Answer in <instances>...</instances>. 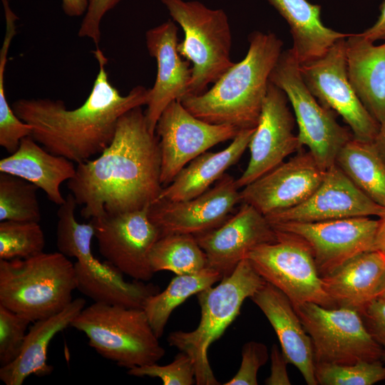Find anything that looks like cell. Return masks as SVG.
<instances>
[{
	"instance_id": "cell-1",
	"label": "cell",
	"mask_w": 385,
	"mask_h": 385,
	"mask_svg": "<svg viewBox=\"0 0 385 385\" xmlns=\"http://www.w3.org/2000/svg\"><path fill=\"white\" fill-rule=\"evenodd\" d=\"M68 188L85 219L141 210L155 202L160 182L158 138L142 106L119 119L111 143L94 160L77 164Z\"/></svg>"
},
{
	"instance_id": "cell-2",
	"label": "cell",
	"mask_w": 385,
	"mask_h": 385,
	"mask_svg": "<svg viewBox=\"0 0 385 385\" xmlns=\"http://www.w3.org/2000/svg\"><path fill=\"white\" fill-rule=\"evenodd\" d=\"M98 72L84 103L68 109L61 100L21 98L11 108L16 116L31 126V137L49 153L77 164L102 153L112 141L120 118L146 106L149 88L133 87L121 95L108 78V58L99 47L93 51Z\"/></svg>"
},
{
	"instance_id": "cell-3",
	"label": "cell",
	"mask_w": 385,
	"mask_h": 385,
	"mask_svg": "<svg viewBox=\"0 0 385 385\" xmlns=\"http://www.w3.org/2000/svg\"><path fill=\"white\" fill-rule=\"evenodd\" d=\"M245 57L235 63L210 88L180 101L197 118L238 130L255 128L283 42L274 33L253 31Z\"/></svg>"
},
{
	"instance_id": "cell-4",
	"label": "cell",
	"mask_w": 385,
	"mask_h": 385,
	"mask_svg": "<svg viewBox=\"0 0 385 385\" xmlns=\"http://www.w3.org/2000/svg\"><path fill=\"white\" fill-rule=\"evenodd\" d=\"M76 289L74 264L59 252L0 260V304L31 322L64 309Z\"/></svg>"
},
{
	"instance_id": "cell-5",
	"label": "cell",
	"mask_w": 385,
	"mask_h": 385,
	"mask_svg": "<svg viewBox=\"0 0 385 385\" xmlns=\"http://www.w3.org/2000/svg\"><path fill=\"white\" fill-rule=\"evenodd\" d=\"M265 283L248 259H243L217 286L196 294L201 310L197 328L190 332L175 331L168 335V344L192 359L197 384H220L209 363L208 349L240 314L244 301Z\"/></svg>"
},
{
	"instance_id": "cell-6",
	"label": "cell",
	"mask_w": 385,
	"mask_h": 385,
	"mask_svg": "<svg viewBox=\"0 0 385 385\" xmlns=\"http://www.w3.org/2000/svg\"><path fill=\"white\" fill-rule=\"evenodd\" d=\"M160 1L184 32L177 48L192 65L188 96L202 94L235 63L230 58L232 37L227 15L198 1Z\"/></svg>"
},
{
	"instance_id": "cell-7",
	"label": "cell",
	"mask_w": 385,
	"mask_h": 385,
	"mask_svg": "<svg viewBox=\"0 0 385 385\" xmlns=\"http://www.w3.org/2000/svg\"><path fill=\"white\" fill-rule=\"evenodd\" d=\"M70 326L101 356L128 369L157 363L165 353L143 309L93 302Z\"/></svg>"
},
{
	"instance_id": "cell-8",
	"label": "cell",
	"mask_w": 385,
	"mask_h": 385,
	"mask_svg": "<svg viewBox=\"0 0 385 385\" xmlns=\"http://www.w3.org/2000/svg\"><path fill=\"white\" fill-rule=\"evenodd\" d=\"M270 81L283 91L291 104L300 147L307 146L325 170L334 165L339 150L353 137L352 133L339 125L333 111L320 104L308 89L291 48L282 51Z\"/></svg>"
},
{
	"instance_id": "cell-9",
	"label": "cell",
	"mask_w": 385,
	"mask_h": 385,
	"mask_svg": "<svg viewBox=\"0 0 385 385\" xmlns=\"http://www.w3.org/2000/svg\"><path fill=\"white\" fill-rule=\"evenodd\" d=\"M276 232L275 242L256 247L245 258L267 282L289 298L294 307L309 302L336 307L324 288L309 245L296 235Z\"/></svg>"
},
{
	"instance_id": "cell-10",
	"label": "cell",
	"mask_w": 385,
	"mask_h": 385,
	"mask_svg": "<svg viewBox=\"0 0 385 385\" xmlns=\"http://www.w3.org/2000/svg\"><path fill=\"white\" fill-rule=\"evenodd\" d=\"M309 335L316 363L351 364L383 359V351L358 311L309 302L294 307Z\"/></svg>"
},
{
	"instance_id": "cell-11",
	"label": "cell",
	"mask_w": 385,
	"mask_h": 385,
	"mask_svg": "<svg viewBox=\"0 0 385 385\" xmlns=\"http://www.w3.org/2000/svg\"><path fill=\"white\" fill-rule=\"evenodd\" d=\"M346 38L336 41L322 56L299 64L308 89L324 107L337 113L354 138L373 141L380 124L366 109L348 76Z\"/></svg>"
},
{
	"instance_id": "cell-12",
	"label": "cell",
	"mask_w": 385,
	"mask_h": 385,
	"mask_svg": "<svg viewBox=\"0 0 385 385\" xmlns=\"http://www.w3.org/2000/svg\"><path fill=\"white\" fill-rule=\"evenodd\" d=\"M149 207L91 219L98 250L106 262L135 280L153 277L150 255L160 237L149 217Z\"/></svg>"
},
{
	"instance_id": "cell-13",
	"label": "cell",
	"mask_w": 385,
	"mask_h": 385,
	"mask_svg": "<svg viewBox=\"0 0 385 385\" xmlns=\"http://www.w3.org/2000/svg\"><path fill=\"white\" fill-rule=\"evenodd\" d=\"M240 130L205 122L189 112L180 101L170 103L155 127L160 151V182L169 185L179 172L212 146L233 140Z\"/></svg>"
},
{
	"instance_id": "cell-14",
	"label": "cell",
	"mask_w": 385,
	"mask_h": 385,
	"mask_svg": "<svg viewBox=\"0 0 385 385\" xmlns=\"http://www.w3.org/2000/svg\"><path fill=\"white\" fill-rule=\"evenodd\" d=\"M297 235L309 245L321 277L362 252L376 250L379 220L354 217L314 222L271 225Z\"/></svg>"
},
{
	"instance_id": "cell-15",
	"label": "cell",
	"mask_w": 385,
	"mask_h": 385,
	"mask_svg": "<svg viewBox=\"0 0 385 385\" xmlns=\"http://www.w3.org/2000/svg\"><path fill=\"white\" fill-rule=\"evenodd\" d=\"M236 180L225 174L214 187L189 200H156L149 207V217L160 237L168 234L194 236L220 227L241 202Z\"/></svg>"
},
{
	"instance_id": "cell-16",
	"label": "cell",
	"mask_w": 385,
	"mask_h": 385,
	"mask_svg": "<svg viewBox=\"0 0 385 385\" xmlns=\"http://www.w3.org/2000/svg\"><path fill=\"white\" fill-rule=\"evenodd\" d=\"M294 127V118L288 106L287 96L270 81L258 123L248 145L250 160L242 175L236 180L239 188L270 171L292 153L301 150Z\"/></svg>"
},
{
	"instance_id": "cell-17",
	"label": "cell",
	"mask_w": 385,
	"mask_h": 385,
	"mask_svg": "<svg viewBox=\"0 0 385 385\" xmlns=\"http://www.w3.org/2000/svg\"><path fill=\"white\" fill-rule=\"evenodd\" d=\"M326 170L308 150L298 153L242 188L241 202L265 216L297 206L318 188Z\"/></svg>"
},
{
	"instance_id": "cell-18",
	"label": "cell",
	"mask_w": 385,
	"mask_h": 385,
	"mask_svg": "<svg viewBox=\"0 0 385 385\" xmlns=\"http://www.w3.org/2000/svg\"><path fill=\"white\" fill-rule=\"evenodd\" d=\"M385 208L361 191L336 165L327 169L322 181L302 203L265 215L271 225L314 222L354 217H380Z\"/></svg>"
},
{
	"instance_id": "cell-19",
	"label": "cell",
	"mask_w": 385,
	"mask_h": 385,
	"mask_svg": "<svg viewBox=\"0 0 385 385\" xmlns=\"http://www.w3.org/2000/svg\"><path fill=\"white\" fill-rule=\"evenodd\" d=\"M195 237L206 255L207 267L222 277L230 275L250 250L277 238L266 217L244 202L220 227Z\"/></svg>"
},
{
	"instance_id": "cell-20",
	"label": "cell",
	"mask_w": 385,
	"mask_h": 385,
	"mask_svg": "<svg viewBox=\"0 0 385 385\" xmlns=\"http://www.w3.org/2000/svg\"><path fill=\"white\" fill-rule=\"evenodd\" d=\"M178 28L168 20L145 32V45L157 63L155 83L149 88L145 111L149 130L155 133L157 122L165 108L188 95L191 80L190 62L178 51Z\"/></svg>"
},
{
	"instance_id": "cell-21",
	"label": "cell",
	"mask_w": 385,
	"mask_h": 385,
	"mask_svg": "<svg viewBox=\"0 0 385 385\" xmlns=\"http://www.w3.org/2000/svg\"><path fill=\"white\" fill-rule=\"evenodd\" d=\"M273 327L281 350L308 385H317L312 340L289 298L267 282L250 298Z\"/></svg>"
},
{
	"instance_id": "cell-22",
	"label": "cell",
	"mask_w": 385,
	"mask_h": 385,
	"mask_svg": "<svg viewBox=\"0 0 385 385\" xmlns=\"http://www.w3.org/2000/svg\"><path fill=\"white\" fill-rule=\"evenodd\" d=\"M384 277L385 253L374 250L356 255L322 279L336 307L361 313L379 297Z\"/></svg>"
},
{
	"instance_id": "cell-23",
	"label": "cell",
	"mask_w": 385,
	"mask_h": 385,
	"mask_svg": "<svg viewBox=\"0 0 385 385\" xmlns=\"http://www.w3.org/2000/svg\"><path fill=\"white\" fill-rule=\"evenodd\" d=\"M349 82L366 109L381 125L385 121V43L374 45L361 33L346 38Z\"/></svg>"
},
{
	"instance_id": "cell-24",
	"label": "cell",
	"mask_w": 385,
	"mask_h": 385,
	"mask_svg": "<svg viewBox=\"0 0 385 385\" xmlns=\"http://www.w3.org/2000/svg\"><path fill=\"white\" fill-rule=\"evenodd\" d=\"M76 171L73 161L41 148L31 136L24 138L16 151L0 160V173L29 181L59 206L66 200L61 185L71 179Z\"/></svg>"
},
{
	"instance_id": "cell-25",
	"label": "cell",
	"mask_w": 385,
	"mask_h": 385,
	"mask_svg": "<svg viewBox=\"0 0 385 385\" xmlns=\"http://www.w3.org/2000/svg\"><path fill=\"white\" fill-rule=\"evenodd\" d=\"M86 300L77 298L61 312L34 322L27 332L21 350L15 360L0 368V379L6 385H21L31 374L45 376L53 367L46 363L48 345L54 336L71 325L85 307Z\"/></svg>"
},
{
	"instance_id": "cell-26",
	"label": "cell",
	"mask_w": 385,
	"mask_h": 385,
	"mask_svg": "<svg viewBox=\"0 0 385 385\" xmlns=\"http://www.w3.org/2000/svg\"><path fill=\"white\" fill-rule=\"evenodd\" d=\"M255 130H241L226 148L216 153L206 151L196 157L169 185L163 187L157 200H186L207 191L240 160Z\"/></svg>"
},
{
	"instance_id": "cell-27",
	"label": "cell",
	"mask_w": 385,
	"mask_h": 385,
	"mask_svg": "<svg viewBox=\"0 0 385 385\" xmlns=\"http://www.w3.org/2000/svg\"><path fill=\"white\" fill-rule=\"evenodd\" d=\"M287 21L292 37V51L299 64L317 58L344 34L327 27L321 19V6L307 0H267Z\"/></svg>"
},
{
	"instance_id": "cell-28",
	"label": "cell",
	"mask_w": 385,
	"mask_h": 385,
	"mask_svg": "<svg viewBox=\"0 0 385 385\" xmlns=\"http://www.w3.org/2000/svg\"><path fill=\"white\" fill-rule=\"evenodd\" d=\"M71 192L58 212L56 246L59 252L67 257H75L96 276L118 283H124L122 274L108 263L98 261L91 251V241L95 237V227L91 220L88 223H80L75 217L77 205Z\"/></svg>"
},
{
	"instance_id": "cell-29",
	"label": "cell",
	"mask_w": 385,
	"mask_h": 385,
	"mask_svg": "<svg viewBox=\"0 0 385 385\" xmlns=\"http://www.w3.org/2000/svg\"><path fill=\"white\" fill-rule=\"evenodd\" d=\"M335 164L367 197L385 208V163L373 141L352 137L339 150Z\"/></svg>"
},
{
	"instance_id": "cell-30",
	"label": "cell",
	"mask_w": 385,
	"mask_h": 385,
	"mask_svg": "<svg viewBox=\"0 0 385 385\" xmlns=\"http://www.w3.org/2000/svg\"><path fill=\"white\" fill-rule=\"evenodd\" d=\"M222 278L220 273L207 267L197 273L176 275L165 289L150 296L143 309L155 335L158 338L163 336L168 319L177 307Z\"/></svg>"
},
{
	"instance_id": "cell-31",
	"label": "cell",
	"mask_w": 385,
	"mask_h": 385,
	"mask_svg": "<svg viewBox=\"0 0 385 385\" xmlns=\"http://www.w3.org/2000/svg\"><path fill=\"white\" fill-rule=\"evenodd\" d=\"M74 267L77 289L94 302L143 309L147 299L160 291L157 285L143 281L118 283L99 277L78 261Z\"/></svg>"
},
{
	"instance_id": "cell-32",
	"label": "cell",
	"mask_w": 385,
	"mask_h": 385,
	"mask_svg": "<svg viewBox=\"0 0 385 385\" xmlns=\"http://www.w3.org/2000/svg\"><path fill=\"white\" fill-rule=\"evenodd\" d=\"M150 262L154 273L168 270L176 275L197 273L207 267L204 251L189 234L160 237L152 248Z\"/></svg>"
},
{
	"instance_id": "cell-33",
	"label": "cell",
	"mask_w": 385,
	"mask_h": 385,
	"mask_svg": "<svg viewBox=\"0 0 385 385\" xmlns=\"http://www.w3.org/2000/svg\"><path fill=\"white\" fill-rule=\"evenodd\" d=\"M38 188L16 175L0 173V221L35 222L41 214Z\"/></svg>"
},
{
	"instance_id": "cell-34",
	"label": "cell",
	"mask_w": 385,
	"mask_h": 385,
	"mask_svg": "<svg viewBox=\"0 0 385 385\" xmlns=\"http://www.w3.org/2000/svg\"><path fill=\"white\" fill-rule=\"evenodd\" d=\"M44 233L38 222H0V260L26 259L41 252Z\"/></svg>"
},
{
	"instance_id": "cell-35",
	"label": "cell",
	"mask_w": 385,
	"mask_h": 385,
	"mask_svg": "<svg viewBox=\"0 0 385 385\" xmlns=\"http://www.w3.org/2000/svg\"><path fill=\"white\" fill-rule=\"evenodd\" d=\"M6 22V31L0 49V136L14 140L23 135L26 124L19 119L9 105L5 89V70L12 39L16 34L18 17L11 8L9 0H1Z\"/></svg>"
},
{
	"instance_id": "cell-36",
	"label": "cell",
	"mask_w": 385,
	"mask_h": 385,
	"mask_svg": "<svg viewBox=\"0 0 385 385\" xmlns=\"http://www.w3.org/2000/svg\"><path fill=\"white\" fill-rule=\"evenodd\" d=\"M315 376L322 385H372L385 380L381 360L351 364H315Z\"/></svg>"
},
{
	"instance_id": "cell-37",
	"label": "cell",
	"mask_w": 385,
	"mask_h": 385,
	"mask_svg": "<svg viewBox=\"0 0 385 385\" xmlns=\"http://www.w3.org/2000/svg\"><path fill=\"white\" fill-rule=\"evenodd\" d=\"M31 322L0 304V365L16 359L23 346L27 327Z\"/></svg>"
},
{
	"instance_id": "cell-38",
	"label": "cell",
	"mask_w": 385,
	"mask_h": 385,
	"mask_svg": "<svg viewBox=\"0 0 385 385\" xmlns=\"http://www.w3.org/2000/svg\"><path fill=\"white\" fill-rule=\"evenodd\" d=\"M133 376L159 378L165 385H191L195 382L194 363L189 355L180 351L174 360L167 365L156 363L128 369Z\"/></svg>"
},
{
	"instance_id": "cell-39",
	"label": "cell",
	"mask_w": 385,
	"mask_h": 385,
	"mask_svg": "<svg viewBox=\"0 0 385 385\" xmlns=\"http://www.w3.org/2000/svg\"><path fill=\"white\" fill-rule=\"evenodd\" d=\"M269 358L268 350L262 342L251 341L242 349V361L236 374L225 385H257V372Z\"/></svg>"
},
{
	"instance_id": "cell-40",
	"label": "cell",
	"mask_w": 385,
	"mask_h": 385,
	"mask_svg": "<svg viewBox=\"0 0 385 385\" xmlns=\"http://www.w3.org/2000/svg\"><path fill=\"white\" fill-rule=\"evenodd\" d=\"M123 0H88L87 10L80 24L78 36L89 38L98 47L101 38V21L104 16Z\"/></svg>"
},
{
	"instance_id": "cell-41",
	"label": "cell",
	"mask_w": 385,
	"mask_h": 385,
	"mask_svg": "<svg viewBox=\"0 0 385 385\" xmlns=\"http://www.w3.org/2000/svg\"><path fill=\"white\" fill-rule=\"evenodd\" d=\"M360 314L369 331L381 347L383 359H385V299H374Z\"/></svg>"
},
{
	"instance_id": "cell-42",
	"label": "cell",
	"mask_w": 385,
	"mask_h": 385,
	"mask_svg": "<svg viewBox=\"0 0 385 385\" xmlns=\"http://www.w3.org/2000/svg\"><path fill=\"white\" fill-rule=\"evenodd\" d=\"M270 357L271 372L265 380V384L290 385L291 382L287 371V365L289 362L277 344L272 345Z\"/></svg>"
},
{
	"instance_id": "cell-43",
	"label": "cell",
	"mask_w": 385,
	"mask_h": 385,
	"mask_svg": "<svg viewBox=\"0 0 385 385\" xmlns=\"http://www.w3.org/2000/svg\"><path fill=\"white\" fill-rule=\"evenodd\" d=\"M379 10L380 14L376 22L361 33L364 37L372 42L385 41V0L381 3Z\"/></svg>"
},
{
	"instance_id": "cell-44",
	"label": "cell",
	"mask_w": 385,
	"mask_h": 385,
	"mask_svg": "<svg viewBox=\"0 0 385 385\" xmlns=\"http://www.w3.org/2000/svg\"><path fill=\"white\" fill-rule=\"evenodd\" d=\"M88 0H62V9L66 15L77 17L85 14Z\"/></svg>"
},
{
	"instance_id": "cell-45",
	"label": "cell",
	"mask_w": 385,
	"mask_h": 385,
	"mask_svg": "<svg viewBox=\"0 0 385 385\" xmlns=\"http://www.w3.org/2000/svg\"><path fill=\"white\" fill-rule=\"evenodd\" d=\"M379 227L376 237V250L385 253V212L378 217Z\"/></svg>"
},
{
	"instance_id": "cell-46",
	"label": "cell",
	"mask_w": 385,
	"mask_h": 385,
	"mask_svg": "<svg viewBox=\"0 0 385 385\" xmlns=\"http://www.w3.org/2000/svg\"><path fill=\"white\" fill-rule=\"evenodd\" d=\"M373 143L385 163V121L380 125Z\"/></svg>"
},
{
	"instance_id": "cell-47",
	"label": "cell",
	"mask_w": 385,
	"mask_h": 385,
	"mask_svg": "<svg viewBox=\"0 0 385 385\" xmlns=\"http://www.w3.org/2000/svg\"><path fill=\"white\" fill-rule=\"evenodd\" d=\"M378 298H382V299H385V277H384L383 284L381 285L380 292H379V295Z\"/></svg>"
}]
</instances>
